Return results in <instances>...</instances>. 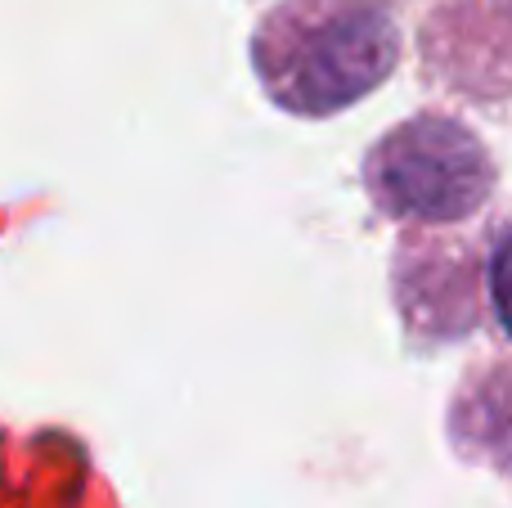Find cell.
<instances>
[{
  "mask_svg": "<svg viewBox=\"0 0 512 508\" xmlns=\"http://www.w3.org/2000/svg\"><path fill=\"white\" fill-rule=\"evenodd\" d=\"M400 63V32L373 0H279L252 36L265 95L292 117L360 104Z\"/></svg>",
  "mask_w": 512,
  "mask_h": 508,
  "instance_id": "cell-1",
  "label": "cell"
},
{
  "mask_svg": "<svg viewBox=\"0 0 512 508\" xmlns=\"http://www.w3.org/2000/svg\"><path fill=\"white\" fill-rule=\"evenodd\" d=\"M495 167L481 140L454 117L418 113L391 126L364 158V189L373 207L400 221H468L490 198Z\"/></svg>",
  "mask_w": 512,
  "mask_h": 508,
  "instance_id": "cell-2",
  "label": "cell"
},
{
  "mask_svg": "<svg viewBox=\"0 0 512 508\" xmlns=\"http://www.w3.org/2000/svg\"><path fill=\"white\" fill-rule=\"evenodd\" d=\"M490 302H495L499 324L512 338V230L495 243V257H490Z\"/></svg>",
  "mask_w": 512,
  "mask_h": 508,
  "instance_id": "cell-3",
  "label": "cell"
}]
</instances>
